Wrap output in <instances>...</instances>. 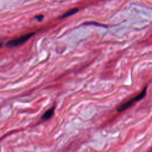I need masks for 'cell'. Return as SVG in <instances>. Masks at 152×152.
<instances>
[{"label": "cell", "instance_id": "6da1fadb", "mask_svg": "<svg viewBox=\"0 0 152 152\" xmlns=\"http://www.w3.org/2000/svg\"><path fill=\"white\" fill-rule=\"evenodd\" d=\"M35 33L33 32L28 33L26 34H24L19 37H17L16 39L11 40L7 42L5 44V46L8 48H11L14 47H17L18 46H20L24 43L26 42H27L31 37H32Z\"/></svg>", "mask_w": 152, "mask_h": 152}, {"label": "cell", "instance_id": "7a4b0ae2", "mask_svg": "<svg viewBox=\"0 0 152 152\" xmlns=\"http://www.w3.org/2000/svg\"><path fill=\"white\" fill-rule=\"evenodd\" d=\"M146 91H147V86H145L144 89L142 90V91L138 94L137 96H135V97L131 99L130 100L125 102V103L122 104L121 106H120L118 108V112H122L125 110H126L128 108H129V107H131L134 103L138 102L139 100H140L141 99H142V98H144L146 94Z\"/></svg>", "mask_w": 152, "mask_h": 152}, {"label": "cell", "instance_id": "3957f363", "mask_svg": "<svg viewBox=\"0 0 152 152\" xmlns=\"http://www.w3.org/2000/svg\"><path fill=\"white\" fill-rule=\"evenodd\" d=\"M54 111H55V107H51L43 114V115L42 116V119L43 120H47L49 119L53 115Z\"/></svg>", "mask_w": 152, "mask_h": 152}, {"label": "cell", "instance_id": "277c9868", "mask_svg": "<svg viewBox=\"0 0 152 152\" xmlns=\"http://www.w3.org/2000/svg\"><path fill=\"white\" fill-rule=\"evenodd\" d=\"M78 11V9L77 8H73L68 11H67L66 12H65L64 14H63L61 17L60 18H66V17H68L71 15H73L75 13H76Z\"/></svg>", "mask_w": 152, "mask_h": 152}, {"label": "cell", "instance_id": "5b68a950", "mask_svg": "<svg viewBox=\"0 0 152 152\" xmlns=\"http://www.w3.org/2000/svg\"><path fill=\"white\" fill-rule=\"evenodd\" d=\"M35 18H36L37 21H41L43 20V15H36V16L35 17Z\"/></svg>", "mask_w": 152, "mask_h": 152}, {"label": "cell", "instance_id": "8992f818", "mask_svg": "<svg viewBox=\"0 0 152 152\" xmlns=\"http://www.w3.org/2000/svg\"><path fill=\"white\" fill-rule=\"evenodd\" d=\"M2 42H0V49L2 48Z\"/></svg>", "mask_w": 152, "mask_h": 152}]
</instances>
